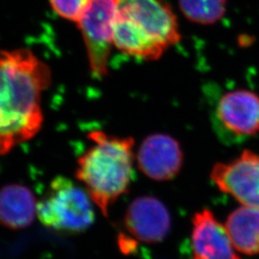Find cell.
Returning <instances> with one entry per match:
<instances>
[{"mask_svg": "<svg viewBox=\"0 0 259 259\" xmlns=\"http://www.w3.org/2000/svg\"><path fill=\"white\" fill-rule=\"evenodd\" d=\"M225 227L238 252L259 255V207L243 205L234 209Z\"/></svg>", "mask_w": 259, "mask_h": 259, "instance_id": "7c38bea8", "label": "cell"}, {"mask_svg": "<svg viewBox=\"0 0 259 259\" xmlns=\"http://www.w3.org/2000/svg\"><path fill=\"white\" fill-rule=\"evenodd\" d=\"M125 227L132 236L145 244L164 240L171 231V216L166 206L154 197H139L125 213Z\"/></svg>", "mask_w": 259, "mask_h": 259, "instance_id": "9c48e42d", "label": "cell"}, {"mask_svg": "<svg viewBox=\"0 0 259 259\" xmlns=\"http://www.w3.org/2000/svg\"><path fill=\"white\" fill-rule=\"evenodd\" d=\"M36 198L24 185L12 184L0 189V224L11 230L29 227L37 215Z\"/></svg>", "mask_w": 259, "mask_h": 259, "instance_id": "8fae6325", "label": "cell"}, {"mask_svg": "<svg viewBox=\"0 0 259 259\" xmlns=\"http://www.w3.org/2000/svg\"><path fill=\"white\" fill-rule=\"evenodd\" d=\"M210 180L220 191L243 205L259 207V154L244 150L228 162H218L210 171Z\"/></svg>", "mask_w": 259, "mask_h": 259, "instance_id": "52a82bcc", "label": "cell"}, {"mask_svg": "<svg viewBox=\"0 0 259 259\" xmlns=\"http://www.w3.org/2000/svg\"><path fill=\"white\" fill-rule=\"evenodd\" d=\"M93 145L78 158L76 178L83 183L92 201L107 216L109 208L129 190L133 179V138H119L102 131L88 135Z\"/></svg>", "mask_w": 259, "mask_h": 259, "instance_id": "3957f363", "label": "cell"}, {"mask_svg": "<svg viewBox=\"0 0 259 259\" xmlns=\"http://www.w3.org/2000/svg\"><path fill=\"white\" fill-rule=\"evenodd\" d=\"M93 201L87 191L65 177H57L46 197L37 203L38 220L49 229L78 233L94 221Z\"/></svg>", "mask_w": 259, "mask_h": 259, "instance_id": "277c9868", "label": "cell"}, {"mask_svg": "<svg viewBox=\"0 0 259 259\" xmlns=\"http://www.w3.org/2000/svg\"><path fill=\"white\" fill-rule=\"evenodd\" d=\"M49 66L27 48L0 50V156L33 139L44 123Z\"/></svg>", "mask_w": 259, "mask_h": 259, "instance_id": "6da1fadb", "label": "cell"}, {"mask_svg": "<svg viewBox=\"0 0 259 259\" xmlns=\"http://www.w3.org/2000/svg\"><path fill=\"white\" fill-rule=\"evenodd\" d=\"M181 39L176 14L166 0H120L113 47L121 53L155 61Z\"/></svg>", "mask_w": 259, "mask_h": 259, "instance_id": "7a4b0ae2", "label": "cell"}, {"mask_svg": "<svg viewBox=\"0 0 259 259\" xmlns=\"http://www.w3.org/2000/svg\"><path fill=\"white\" fill-rule=\"evenodd\" d=\"M192 259H242L225 226L210 209L204 208L192 218Z\"/></svg>", "mask_w": 259, "mask_h": 259, "instance_id": "30bf717a", "label": "cell"}, {"mask_svg": "<svg viewBox=\"0 0 259 259\" xmlns=\"http://www.w3.org/2000/svg\"><path fill=\"white\" fill-rule=\"evenodd\" d=\"M179 5L189 21L209 25L224 17L227 0H179Z\"/></svg>", "mask_w": 259, "mask_h": 259, "instance_id": "4fadbf2b", "label": "cell"}, {"mask_svg": "<svg viewBox=\"0 0 259 259\" xmlns=\"http://www.w3.org/2000/svg\"><path fill=\"white\" fill-rule=\"evenodd\" d=\"M91 0H49L50 6L62 19L78 23Z\"/></svg>", "mask_w": 259, "mask_h": 259, "instance_id": "5bb4252c", "label": "cell"}, {"mask_svg": "<svg viewBox=\"0 0 259 259\" xmlns=\"http://www.w3.org/2000/svg\"><path fill=\"white\" fill-rule=\"evenodd\" d=\"M137 161L144 175L157 182H167L180 173L184 164V153L174 138L155 134L142 141Z\"/></svg>", "mask_w": 259, "mask_h": 259, "instance_id": "ba28073f", "label": "cell"}, {"mask_svg": "<svg viewBox=\"0 0 259 259\" xmlns=\"http://www.w3.org/2000/svg\"><path fill=\"white\" fill-rule=\"evenodd\" d=\"M120 0H91L77 23L83 37L91 73L95 79L109 74L113 26Z\"/></svg>", "mask_w": 259, "mask_h": 259, "instance_id": "5b68a950", "label": "cell"}, {"mask_svg": "<svg viewBox=\"0 0 259 259\" xmlns=\"http://www.w3.org/2000/svg\"><path fill=\"white\" fill-rule=\"evenodd\" d=\"M213 125L226 143H240L259 134V95L250 90L224 93L213 111Z\"/></svg>", "mask_w": 259, "mask_h": 259, "instance_id": "8992f818", "label": "cell"}]
</instances>
